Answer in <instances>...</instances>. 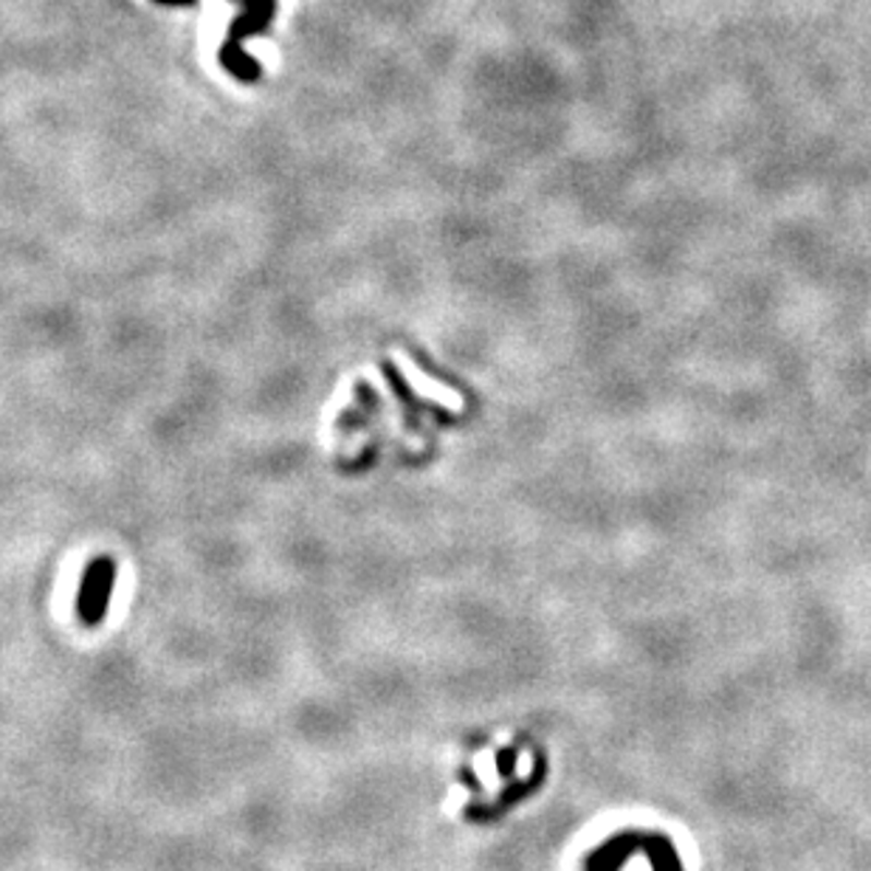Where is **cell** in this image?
Instances as JSON below:
<instances>
[{
    "mask_svg": "<svg viewBox=\"0 0 871 871\" xmlns=\"http://www.w3.org/2000/svg\"><path fill=\"white\" fill-rule=\"evenodd\" d=\"M113 581H117V561L110 556H96L88 565V570H85L80 601H76L80 618L88 627H96L105 618V613H108V598L110 590H113Z\"/></svg>",
    "mask_w": 871,
    "mask_h": 871,
    "instance_id": "6da1fadb",
    "label": "cell"
}]
</instances>
